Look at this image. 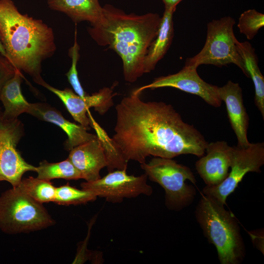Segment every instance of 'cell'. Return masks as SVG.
I'll return each instance as SVG.
<instances>
[{
  "instance_id": "6da1fadb",
  "label": "cell",
  "mask_w": 264,
  "mask_h": 264,
  "mask_svg": "<svg viewBox=\"0 0 264 264\" xmlns=\"http://www.w3.org/2000/svg\"><path fill=\"white\" fill-rule=\"evenodd\" d=\"M132 92L115 107L114 134L110 143L128 163H142L147 157L173 158L190 154L201 157L208 144L193 125L184 122L170 104L142 100Z\"/></svg>"
},
{
  "instance_id": "7a4b0ae2",
  "label": "cell",
  "mask_w": 264,
  "mask_h": 264,
  "mask_svg": "<svg viewBox=\"0 0 264 264\" xmlns=\"http://www.w3.org/2000/svg\"><path fill=\"white\" fill-rule=\"evenodd\" d=\"M103 17L87 29L91 38L107 46L121 58L124 78L133 83L143 74L148 49L156 37L161 17L157 13L127 14L110 4L103 6Z\"/></svg>"
},
{
  "instance_id": "3957f363",
  "label": "cell",
  "mask_w": 264,
  "mask_h": 264,
  "mask_svg": "<svg viewBox=\"0 0 264 264\" xmlns=\"http://www.w3.org/2000/svg\"><path fill=\"white\" fill-rule=\"evenodd\" d=\"M0 34L12 65L42 86V63L56 50L53 29L42 20L22 14L12 0H0Z\"/></svg>"
},
{
  "instance_id": "277c9868",
  "label": "cell",
  "mask_w": 264,
  "mask_h": 264,
  "mask_svg": "<svg viewBox=\"0 0 264 264\" xmlns=\"http://www.w3.org/2000/svg\"><path fill=\"white\" fill-rule=\"evenodd\" d=\"M224 206L202 194L196 218L208 241L215 246L220 263L238 264L244 257V245L238 221Z\"/></svg>"
},
{
  "instance_id": "5b68a950",
  "label": "cell",
  "mask_w": 264,
  "mask_h": 264,
  "mask_svg": "<svg viewBox=\"0 0 264 264\" xmlns=\"http://www.w3.org/2000/svg\"><path fill=\"white\" fill-rule=\"evenodd\" d=\"M55 220L42 203L18 186L0 196V230L8 234L39 231L53 225Z\"/></svg>"
},
{
  "instance_id": "8992f818",
  "label": "cell",
  "mask_w": 264,
  "mask_h": 264,
  "mask_svg": "<svg viewBox=\"0 0 264 264\" xmlns=\"http://www.w3.org/2000/svg\"><path fill=\"white\" fill-rule=\"evenodd\" d=\"M235 23L230 16L209 22L204 45L197 54L186 59L185 66L198 68L201 65H212L222 67L233 64L249 77L244 61L237 49L238 40L233 31Z\"/></svg>"
},
{
  "instance_id": "52a82bcc",
  "label": "cell",
  "mask_w": 264,
  "mask_h": 264,
  "mask_svg": "<svg viewBox=\"0 0 264 264\" xmlns=\"http://www.w3.org/2000/svg\"><path fill=\"white\" fill-rule=\"evenodd\" d=\"M140 167L151 180L164 189L165 204L168 208L180 210L193 202L196 190L186 181L196 184V179L189 167L172 158L160 157H153L148 163H141Z\"/></svg>"
},
{
  "instance_id": "ba28073f",
  "label": "cell",
  "mask_w": 264,
  "mask_h": 264,
  "mask_svg": "<svg viewBox=\"0 0 264 264\" xmlns=\"http://www.w3.org/2000/svg\"><path fill=\"white\" fill-rule=\"evenodd\" d=\"M23 135L22 122L18 118H3L0 108V181H7L12 187L19 185L25 173L36 170V167L25 161L17 148Z\"/></svg>"
},
{
  "instance_id": "9c48e42d",
  "label": "cell",
  "mask_w": 264,
  "mask_h": 264,
  "mask_svg": "<svg viewBox=\"0 0 264 264\" xmlns=\"http://www.w3.org/2000/svg\"><path fill=\"white\" fill-rule=\"evenodd\" d=\"M231 171L220 184L204 187L202 194L226 205L227 197L237 188L244 176L249 172L259 173L264 164V143H250L246 148L233 147Z\"/></svg>"
},
{
  "instance_id": "30bf717a",
  "label": "cell",
  "mask_w": 264,
  "mask_h": 264,
  "mask_svg": "<svg viewBox=\"0 0 264 264\" xmlns=\"http://www.w3.org/2000/svg\"><path fill=\"white\" fill-rule=\"evenodd\" d=\"M147 178L145 173L134 176L128 175L126 170H116L97 180L83 182L80 185L82 189L91 191L97 197L117 203L124 198H135L140 195L150 196L153 188L147 184Z\"/></svg>"
},
{
  "instance_id": "8fae6325",
  "label": "cell",
  "mask_w": 264,
  "mask_h": 264,
  "mask_svg": "<svg viewBox=\"0 0 264 264\" xmlns=\"http://www.w3.org/2000/svg\"><path fill=\"white\" fill-rule=\"evenodd\" d=\"M197 69L184 65L177 73L157 77L150 84L139 87L132 92L140 94L147 89L171 87L198 95L213 107L220 106L222 101L218 93L219 87L204 81L198 75Z\"/></svg>"
},
{
  "instance_id": "7c38bea8",
  "label": "cell",
  "mask_w": 264,
  "mask_h": 264,
  "mask_svg": "<svg viewBox=\"0 0 264 264\" xmlns=\"http://www.w3.org/2000/svg\"><path fill=\"white\" fill-rule=\"evenodd\" d=\"M55 94L62 101L73 119L88 130H90V122L87 112L90 108L101 115L106 113L114 103L113 87H104L91 95L82 97L72 89L66 88L59 89L46 82L42 86Z\"/></svg>"
},
{
  "instance_id": "4fadbf2b",
  "label": "cell",
  "mask_w": 264,
  "mask_h": 264,
  "mask_svg": "<svg viewBox=\"0 0 264 264\" xmlns=\"http://www.w3.org/2000/svg\"><path fill=\"white\" fill-rule=\"evenodd\" d=\"M233 149L224 141L208 143L206 155L201 156L195 164L206 186L218 185L226 178L231 165Z\"/></svg>"
},
{
  "instance_id": "5bb4252c",
  "label": "cell",
  "mask_w": 264,
  "mask_h": 264,
  "mask_svg": "<svg viewBox=\"0 0 264 264\" xmlns=\"http://www.w3.org/2000/svg\"><path fill=\"white\" fill-rule=\"evenodd\" d=\"M219 96L226 105L230 125L238 140L237 146L246 148L250 143L247 138L249 117L244 106L242 89L238 83L228 81L218 87Z\"/></svg>"
},
{
  "instance_id": "9a60e30c",
  "label": "cell",
  "mask_w": 264,
  "mask_h": 264,
  "mask_svg": "<svg viewBox=\"0 0 264 264\" xmlns=\"http://www.w3.org/2000/svg\"><path fill=\"white\" fill-rule=\"evenodd\" d=\"M69 152L68 158L86 181L99 179L100 171L108 166L104 147L97 136Z\"/></svg>"
},
{
  "instance_id": "2e32d148",
  "label": "cell",
  "mask_w": 264,
  "mask_h": 264,
  "mask_svg": "<svg viewBox=\"0 0 264 264\" xmlns=\"http://www.w3.org/2000/svg\"><path fill=\"white\" fill-rule=\"evenodd\" d=\"M27 113L60 127L67 136L64 145L68 151L97 137L96 135L87 132L88 130L80 124H76L66 119L59 110L48 104L30 103Z\"/></svg>"
},
{
  "instance_id": "e0dca14e",
  "label": "cell",
  "mask_w": 264,
  "mask_h": 264,
  "mask_svg": "<svg viewBox=\"0 0 264 264\" xmlns=\"http://www.w3.org/2000/svg\"><path fill=\"white\" fill-rule=\"evenodd\" d=\"M176 7L165 8L157 35L150 45L143 62L144 74L150 73L166 54L174 34L173 14Z\"/></svg>"
},
{
  "instance_id": "ac0fdd59",
  "label": "cell",
  "mask_w": 264,
  "mask_h": 264,
  "mask_svg": "<svg viewBox=\"0 0 264 264\" xmlns=\"http://www.w3.org/2000/svg\"><path fill=\"white\" fill-rule=\"evenodd\" d=\"M47 4L50 9L66 14L75 23L86 21L93 25L103 17L98 0H47Z\"/></svg>"
},
{
  "instance_id": "d6986e66",
  "label": "cell",
  "mask_w": 264,
  "mask_h": 264,
  "mask_svg": "<svg viewBox=\"0 0 264 264\" xmlns=\"http://www.w3.org/2000/svg\"><path fill=\"white\" fill-rule=\"evenodd\" d=\"M22 72L18 69L15 74L4 84L0 92V101L4 110L2 117L7 120L17 119L23 113H27L30 106L24 97L21 88Z\"/></svg>"
},
{
  "instance_id": "ffe728a7",
  "label": "cell",
  "mask_w": 264,
  "mask_h": 264,
  "mask_svg": "<svg viewBox=\"0 0 264 264\" xmlns=\"http://www.w3.org/2000/svg\"><path fill=\"white\" fill-rule=\"evenodd\" d=\"M236 45L238 52L245 63L249 77L253 82L255 88L254 102L264 118V77L258 66V59L255 48L247 41L240 42Z\"/></svg>"
},
{
  "instance_id": "44dd1931",
  "label": "cell",
  "mask_w": 264,
  "mask_h": 264,
  "mask_svg": "<svg viewBox=\"0 0 264 264\" xmlns=\"http://www.w3.org/2000/svg\"><path fill=\"white\" fill-rule=\"evenodd\" d=\"M35 172L37 174V177L48 181L56 178L66 180L82 179L80 173L68 158L55 163L43 160L36 167Z\"/></svg>"
},
{
  "instance_id": "7402d4cb",
  "label": "cell",
  "mask_w": 264,
  "mask_h": 264,
  "mask_svg": "<svg viewBox=\"0 0 264 264\" xmlns=\"http://www.w3.org/2000/svg\"><path fill=\"white\" fill-rule=\"evenodd\" d=\"M18 186L40 203L54 201L56 187L50 181L29 176L22 178Z\"/></svg>"
},
{
  "instance_id": "603a6c76",
  "label": "cell",
  "mask_w": 264,
  "mask_h": 264,
  "mask_svg": "<svg viewBox=\"0 0 264 264\" xmlns=\"http://www.w3.org/2000/svg\"><path fill=\"white\" fill-rule=\"evenodd\" d=\"M97 198L91 191L78 189L67 183L56 187L53 202L62 205H79L93 201Z\"/></svg>"
},
{
  "instance_id": "cb8c5ba5",
  "label": "cell",
  "mask_w": 264,
  "mask_h": 264,
  "mask_svg": "<svg viewBox=\"0 0 264 264\" xmlns=\"http://www.w3.org/2000/svg\"><path fill=\"white\" fill-rule=\"evenodd\" d=\"M264 26V15L255 9H249L242 13L237 26L241 34L248 40L253 39L260 28Z\"/></svg>"
},
{
  "instance_id": "d4e9b609",
  "label": "cell",
  "mask_w": 264,
  "mask_h": 264,
  "mask_svg": "<svg viewBox=\"0 0 264 264\" xmlns=\"http://www.w3.org/2000/svg\"><path fill=\"white\" fill-rule=\"evenodd\" d=\"M79 49L80 47L77 41V29L75 27L74 44L68 51L69 56L71 58V66L66 75L73 91L80 96L84 97L88 94L84 91L79 81L77 69V63L80 57Z\"/></svg>"
},
{
  "instance_id": "484cf974",
  "label": "cell",
  "mask_w": 264,
  "mask_h": 264,
  "mask_svg": "<svg viewBox=\"0 0 264 264\" xmlns=\"http://www.w3.org/2000/svg\"><path fill=\"white\" fill-rule=\"evenodd\" d=\"M17 70L0 52V92L4 84L13 76Z\"/></svg>"
},
{
  "instance_id": "4316f807",
  "label": "cell",
  "mask_w": 264,
  "mask_h": 264,
  "mask_svg": "<svg viewBox=\"0 0 264 264\" xmlns=\"http://www.w3.org/2000/svg\"><path fill=\"white\" fill-rule=\"evenodd\" d=\"M255 246L264 254V234L262 230L248 232Z\"/></svg>"
},
{
  "instance_id": "83f0119b",
  "label": "cell",
  "mask_w": 264,
  "mask_h": 264,
  "mask_svg": "<svg viewBox=\"0 0 264 264\" xmlns=\"http://www.w3.org/2000/svg\"><path fill=\"white\" fill-rule=\"evenodd\" d=\"M164 4L165 8L176 7L183 0H161Z\"/></svg>"
},
{
  "instance_id": "f1b7e54d",
  "label": "cell",
  "mask_w": 264,
  "mask_h": 264,
  "mask_svg": "<svg viewBox=\"0 0 264 264\" xmlns=\"http://www.w3.org/2000/svg\"><path fill=\"white\" fill-rule=\"evenodd\" d=\"M0 52L2 55H3L4 56L6 57V53H5V49H4V46L2 42L0 34Z\"/></svg>"
}]
</instances>
